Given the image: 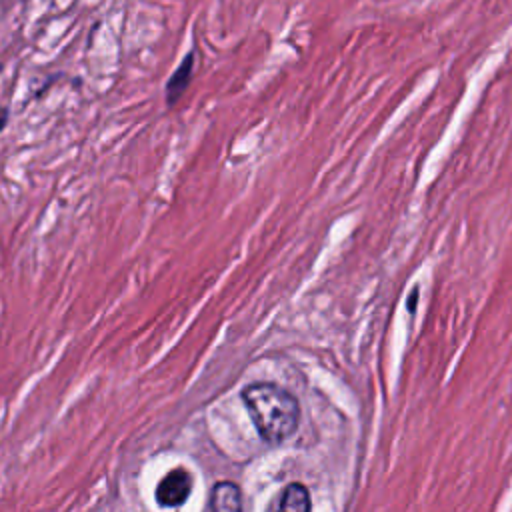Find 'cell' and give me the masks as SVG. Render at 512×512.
<instances>
[{"label":"cell","instance_id":"cell-1","mask_svg":"<svg viewBox=\"0 0 512 512\" xmlns=\"http://www.w3.org/2000/svg\"><path fill=\"white\" fill-rule=\"evenodd\" d=\"M242 400L260 438L268 444L284 442L298 428L300 406L286 388L256 382L242 390Z\"/></svg>","mask_w":512,"mask_h":512},{"label":"cell","instance_id":"cell-2","mask_svg":"<svg viewBox=\"0 0 512 512\" xmlns=\"http://www.w3.org/2000/svg\"><path fill=\"white\" fill-rule=\"evenodd\" d=\"M192 476L186 468H172L156 486V502L160 506H180L190 496Z\"/></svg>","mask_w":512,"mask_h":512},{"label":"cell","instance_id":"cell-3","mask_svg":"<svg viewBox=\"0 0 512 512\" xmlns=\"http://www.w3.org/2000/svg\"><path fill=\"white\" fill-rule=\"evenodd\" d=\"M204 512H242L238 486L232 482H218L210 492Z\"/></svg>","mask_w":512,"mask_h":512},{"label":"cell","instance_id":"cell-4","mask_svg":"<svg viewBox=\"0 0 512 512\" xmlns=\"http://www.w3.org/2000/svg\"><path fill=\"white\" fill-rule=\"evenodd\" d=\"M266 512H310V496L302 484H288Z\"/></svg>","mask_w":512,"mask_h":512},{"label":"cell","instance_id":"cell-5","mask_svg":"<svg viewBox=\"0 0 512 512\" xmlns=\"http://www.w3.org/2000/svg\"><path fill=\"white\" fill-rule=\"evenodd\" d=\"M192 58H194V54L190 52L186 56V60H182L178 70L172 74V78L168 80V86H166L168 102H174L184 92V88L188 86V80H190V74H192Z\"/></svg>","mask_w":512,"mask_h":512},{"label":"cell","instance_id":"cell-6","mask_svg":"<svg viewBox=\"0 0 512 512\" xmlns=\"http://www.w3.org/2000/svg\"><path fill=\"white\" fill-rule=\"evenodd\" d=\"M6 120H8V110L4 108V106H0V130L4 128V124H6Z\"/></svg>","mask_w":512,"mask_h":512}]
</instances>
